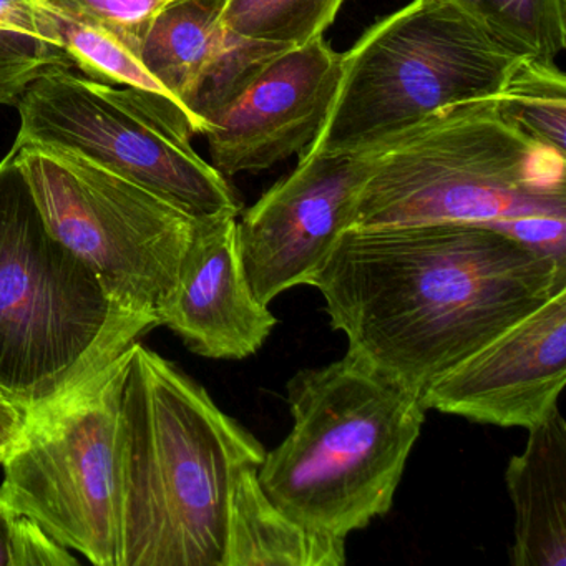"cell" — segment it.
Segmentation results:
<instances>
[{
  "instance_id": "6da1fadb",
  "label": "cell",
  "mask_w": 566,
  "mask_h": 566,
  "mask_svg": "<svg viewBox=\"0 0 566 566\" xmlns=\"http://www.w3.org/2000/svg\"><path fill=\"white\" fill-rule=\"evenodd\" d=\"M310 286L347 353L422 396L566 290V263L483 224L349 228Z\"/></svg>"
},
{
  "instance_id": "7a4b0ae2",
  "label": "cell",
  "mask_w": 566,
  "mask_h": 566,
  "mask_svg": "<svg viewBox=\"0 0 566 566\" xmlns=\"http://www.w3.org/2000/svg\"><path fill=\"white\" fill-rule=\"evenodd\" d=\"M120 566H223L234 480L266 449L144 344L120 397Z\"/></svg>"
},
{
  "instance_id": "3957f363",
  "label": "cell",
  "mask_w": 566,
  "mask_h": 566,
  "mask_svg": "<svg viewBox=\"0 0 566 566\" xmlns=\"http://www.w3.org/2000/svg\"><path fill=\"white\" fill-rule=\"evenodd\" d=\"M286 396L293 429L258 467L268 499L339 538L387 515L426 420L422 396L350 353L297 370Z\"/></svg>"
},
{
  "instance_id": "277c9868",
  "label": "cell",
  "mask_w": 566,
  "mask_h": 566,
  "mask_svg": "<svg viewBox=\"0 0 566 566\" xmlns=\"http://www.w3.org/2000/svg\"><path fill=\"white\" fill-rule=\"evenodd\" d=\"M349 228L473 223L509 233L566 220V157L526 138L495 98L455 105L366 148Z\"/></svg>"
},
{
  "instance_id": "5b68a950",
  "label": "cell",
  "mask_w": 566,
  "mask_h": 566,
  "mask_svg": "<svg viewBox=\"0 0 566 566\" xmlns=\"http://www.w3.org/2000/svg\"><path fill=\"white\" fill-rule=\"evenodd\" d=\"M151 327L49 230L11 148L0 160V392L34 412Z\"/></svg>"
},
{
  "instance_id": "8992f818",
  "label": "cell",
  "mask_w": 566,
  "mask_h": 566,
  "mask_svg": "<svg viewBox=\"0 0 566 566\" xmlns=\"http://www.w3.org/2000/svg\"><path fill=\"white\" fill-rule=\"evenodd\" d=\"M518 55L447 0H412L340 54L329 114L304 154H354L470 102L495 98Z\"/></svg>"
},
{
  "instance_id": "52a82bcc",
  "label": "cell",
  "mask_w": 566,
  "mask_h": 566,
  "mask_svg": "<svg viewBox=\"0 0 566 566\" xmlns=\"http://www.w3.org/2000/svg\"><path fill=\"white\" fill-rule=\"evenodd\" d=\"M127 359L128 347L29 413L2 462L0 499L97 566H120V397Z\"/></svg>"
},
{
  "instance_id": "ba28073f",
  "label": "cell",
  "mask_w": 566,
  "mask_h": 566,
  "mask_svg": "<svg viewBox=\"0 0 566 566\" xmlns=\"http://www.w3.org/2000/svg\"><path fill=\"white\" fill-rule=\"evenodd\" d=\"M15 107L21 128L14 145L77 151L200 220L241 214L227 178L191 147L200 125L174 98L55 69Z\"/></svg>"
},
{
  "instance_id": "9c48e42d",
  "label": "cell",
  "mask_w": 566,
  "mask_h": 566,
  "mask_svg": "<svg viewBox=\"0 0 566 566\" xmlns=\"http://www.w3.org/2000/svg\"><path fill=\"white\" fill-rule=\"evenodd\" d=\"M12 148L49 230L94 270L118 306L158 326L200 218L77 151Z\"/></svg>"
},
{
  "instance_id": "30bf717a",
  "label": "cell",
  "mask_w": 566,
  "mask_h": 566,
  "mask_svg": "<svg viewBox=\"0 0 566 566\" xmlns=\"http://www.w3.org/2000/svg\"><path fill=\"white\" fill-rule=\"evenodd\" d=\"M367 175L366 150L300 155V164L237 220L238 247L254 296L270 306L310 286L343 231Z\"/></svg>"
},
{
  "instance_id": "8fae6325",
  "label": "cell",
  "mask_w": 566,
  "mask_h": 566,
  "mask_svg": "<svg viewBox=\"0 0 566 566\" xmlns=\"http://www.w3.org/2000/svg\"><path fill=\"white\" fill-rule=\"evenodd\" d=\"M566 382V290L443 374L427 410L530 430L558 409Z\"/></svg>"
},
{
  "instance_id": "7c38bea8",
  "label": "cell",
  "mask_w": 566,
  "mask_h": 566,
  "mask_svg": "<svg viewBox=\"0 0 566 566\" xmlns=\"http://www.w3.org/2000/svg\"><path fill=\"white\" fill-rule=\"evenodd\" d=\"M339 78L340 54L323 38L274 57L208 122L211 165L227 178L303 155L329 114Z\"/></svg>"
},
{
  "instance_id": "4fadbf2b",
  "label": "cell",
  "mask_w": 566,
  "mask_h": 566,
  "mask_svg": "<svg viewBox=\"0 0 566 566\" xmlns=\"http://www.w3.org/2000/svg\"><path fill=\"white\" fill-rule=\"evenodd\" d=\"M237 220L221 214L197 221L177 286L158 311V326L170 327L208 359H247L277 326L248 283Z\"/></svg>"
},
{
  "instance_id": "5bb4252c",
  "label": "cell",
  "mask_w": 566,
  "mask_h": 566,
  "mask_svg": "<svg viewBox=\"0 0 566 566\" xmlns=\"http://www.w3.org/2000/svg\"><path fill=\"white\" fill-rule=\"evenodd\" d=\"M505 483L515 509L512 563L566 566V422L558 409L528 430Z\"/></svg>"
},
{
  "instance_id": "9a60e30c",
  "label": "cell",
  "mask_w": 566,
  "mask_h": 566,
  "mask_svg": "<svg viewBox=\"0 0 566 566\" xmlns=\"http://www.w3.org/2000/svg\"><path fill=\"white\" fill-rule=\"evenodd\" d=\"M258 467L234 480L223 566H343L346 538L314 532L281 512L261 489Z\"/></svg>"
},
{
  "instance_id": "2e32d148",
  "label": "cell",
  "mask_w": 566,
  "mask_h": 566,
  "mask_svg": "<svg viewBox=\"0 0 566 566\" xmlns=\"http://www.w3.org/2000/svg\"><path fill=\"white\" fill-rule=\"evenodd\" d=\"M224 4L227 0H174L158 12L142 44L145 67L190 115L200 82L227 39Z\"/></svg>"
},
{
  "instance_id": "e0dca14e",
  "label": "cell",
  "mask_w": 566,
  "mask_h": 566,
  "mask_svg": "<svg viewBox=\"0 0 566 566\" xmlns=\"http://www.w3.org/2000/svg\"><path fill=\"white\" fill-rule=\"evenodd\" d=\"M34 8L45 38L59 45L85 77L115 87L154 92L177 102L145 67L140 55L111 32L72 14L54 0H34Z\"/></svg>"
},
{
  "instance_id": "ac0fdd59",
  "label": "cell",
  "mask_w": 566,
  "mask_h": 566,
  "mask_svg": "<svg viewBox=\"0 0 566 566\" xmlns=\"http://www.w3.org/2000/svg\"><path fill=\"white\" fill-rule=\"evenodd\" d=\"M495 107L526 138L566 157V78L555 61L520 59Z\"/></svg>"
},
{
  "instance_id": "d6986e66",
  "label": "cell",
  "mask_w": 566,
  "mask_h": 566,
  "mask_svg": "<svg viewBox=\"0 0 566 566\" xmlns=\"http://www.w3.org/2000/svg\"><path fill=\"white\" fill-rule=\"evenodd\" d=\"M518 57L552 59L566 48V0H447Z\"/></svg>"
},
{
  "instance_id": "ffe728a7",
  "label": "cell",
  "mask_w": 566,
  "mask_h": 566,
  "mask_svg": "<svg viewBox=\"0 0 566 566\" xmlns=\"http://www.w3.org/2000/svg\"><path fill=\"white\" fill-rule=\"evenodd\" d=\"M55 69L72 71L69 55L42 32L34 0H0V105H15Z\"/></svg>"
},
{
  "instance_id": "44dd1931",
  "label": "cell",
  "mask_w": 566,
  "mask_h": 566,
  "mask_svg": "<svg viewBox=\"0 0 566 566\" xmlns=\"http://www.w3.org/2000/svg\"><path fill=\"white\" fill-rule=\"evenodd\" d=\"M344 0H227L224 28L270 44L300 48L323 38Z\"/></svg>"
},
{
  "instance_id": "7402d4cb",
  "label": "cell",
  "mask_w": 566,
  "mask_h": 566,
  "mask_svg": "<svg viewBox=\"0 0 566 566\" xmlns=\"http://www.w3.org/2000/svg\"><path fill=\"white\" fill-rule=\"evenodd\" d=\"M287 45L254 41L227 31L223 48L200 82L190 104L195 120L207 132L208 122L237 98L250 82L277 55L287 51Z\"/></svg>"
},
{
  "instance_id": "603a6c76",
  "label": "cell",
  "mask_w": 566,
  "mask_h": 566,
  "mask_svg": "<svg viewBox=\"0 0 566 566\" xmlns=\"http://www.w3.org/2000/svg\"><path fill=\"white\" fill-rule=\"evenodd\" d=\"M78 559L34 520L0 499V566H72Z\"/></svg>"
},
{
  "instance_id": "cb8c5ba5",
  "label": "cell",
  "mask_w": 566,
  "mask_h": 566,
  "mask_svg": "<svg viewBox=\"0 0 566 566\" xmlns=\"http://www.w3.org/2000/svg\"><path fill=\"white\" fill-rule=\"evenodd\" d=\"M84 21L111 32L140 55L148 29L174 0H54Z\"/></svg>"
},
{
  "instance_id": "d4e9b609",
  "label": "cell",
  "mask_w": 566,
  "mask_h": 566,
  "mask_svg": "<svg viewBox=\"0 0 566 566\" xmlns=\"http://www.w3.org/2000/svg\"><path fill=\"white\" fill-rule=\"evenodd\" d=\"M28 420V410L4 392H0V463L4 462L12 447L21 439Z\"/></svg>"
}]
</instances>
